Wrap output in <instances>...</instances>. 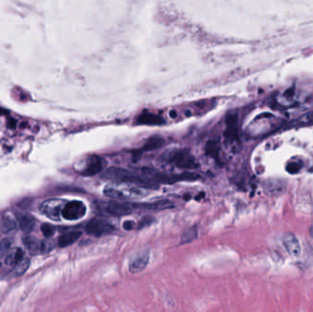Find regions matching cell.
Segmentation results:
<instances>
[{
  "label": "cell",
  "instance_id": "cell-3",
  "mask_svg": "<svg viewBox=\"0 0 313 312\" xmlns=\"http://www.w3.org/2000/svg\"><path fill=\"white\" fill-rule=\"evenodd\" d=\"M104 194L116 202H124L129 199L136 198L142 195V192L138 188H120L115 186H107L104 189Z\"/></svg>",
  "mask_w": 313,
  "mask_h": 312
},
{
  "label": "cell",
  "instance_id": "cell-14",
  "mask_svg": "<svg viewBox=\"0 0 313 312\" xmlns=\"http://www.w3.org/2000/svg\"><path fill=\"white\" fill-rule=\"evenodd\" d=\"M83 235L82 232L80 231H71V232H68V233H65L64 235L59 238V241H58V245L60 247H67L69 246L71 244H74L76 241H78L81 236Z\"/></svg>",
  "mask_w": 313,
  "mask_h": 312
},
{
  "label": "cell",
  "instance_id": "cell-8",
  "mask_svg": "<svg viewBox=\"0 0 313 312\" xmlns=\"http://www.w3.org/2000/svg\"><path fill=\"white\" fill-rule=\"evenodd\" d=\"M150 258V253L148 251H142L135 256L130 260L129 264V270L131 274H138L145 270L147 267Z\"/></svg>",
  "mask_w": 313,
  "mask_h": 312
},
{
  "label": "cell",
  "instance_id": "cell-21",
  "mask_svg": "<svg viewBox=\"0 0 313 312\" xmlns=\"http://www.w3.org/2000/svg\"><path fill=\"white\" fill-rule=\"evenodd\" d=\"M197 237V228L196 227H191L188 229L184 232V235L182 236L181 240V244H189L192 242L194 239Z\"/></svg>",
  "mask_w": 313,
  "mask_h": 312
},
{
  "label": "cell",
  "instance_id": "cell-11",
  "mask_svg": "<svg viewBox=\"0 0 313 312\" xmlns=\"http://www.w3.org/2000/svg\"><path fill=\"white\" fill-rule=\"evenodd\" d=\"M17 221L24 233H31V231H33L36 224L35 219L31 215L27 213H18Z\"/></svg>",
  "mask_w": 313,
  "mask_h": 312
},
{
  "label": "cell",
  "instance_id": "cell-4",
  "mask_svg": "<svg viewBox=\"0 0 313 312\" xmlns=\"http://www.w3.org/2000/svg\"><path fill=\"white\" fill-rule=\"evenodd\" d=\"M102 209L105 213L115 217L129 215L136 210L135 203H129L126 202H116V201L102 203Z\"/></svg>",
  "mask_w": 313,
  "mask_h": 312
},
{
  "label": "cell",
  "instance_id": "cell-7",
  "mask_svg": "<svg viewBox=\"0 0 313 312\" xmlns=\"http://www.w3.org/2000/svg\"><path fill=\"white\" fill-rule=\"evenodd\" d=\"M66 203L62 200L52 199L45 201L40 205V212L53 221H60L62 209Z\"/></svg>",
  "mask_w": 313,
  "mask_h": 312
},
{
  "label": "cell",
  "instance_id": "cell-19",
  "mask_svg": "<svg viewBox=\"0 0 313 312\" xmlns=\"http://www.w3.org/2000/svg\"><path fill=\"white\" fill-rule=\"evenodd\" d=\"M18 227V221H16L15 218L7 213L2 218V230L4 233H9L11 231H14Z\"/></svg>",
  "mask_w": 313,
  "mask_h": 312
},
{
  "label": "cell",
  "instance_id": "cell-5",
  "mask_svg": "<svg viewBox=\"0 0 313 312\" xmlns=\"http://www.w3.org/2000/svg\"><path fill=\"white\" fill-rule=\"evenodd\" d=\"M86 206L81 201H72L67 202L61 212V216L68 221H76L84 217L86 213Z\"/></svg>",
  "mask_w": 313,
  "mask_h": 312
},
{
  "label": "cell",
  "instance_id": "cell-9",
  "mask_svg": "<svg viewBox=\"0 0 313 312\" xmlns=\"http://www.w3.org/2000/svg\"><path fill=\"white\" fill-rule=\"evenodd\" d=\"M281 241L290 255L293 257H298L300 255V244L295 235L291 233H285L281 237Z\"/></svg>",
  "mask_w": 313,
  "mask_h": 312
},
{
  "label": "cell",
  "instance_id": "cell-1",
  "mask_svg": "<svg viewBox=\"0 0 313 312\" xmlns=\"http://www.w3.org/2000/svg\"><path fill=\"white\" fill-rule=\"evenodd\" d=\"M104 177L108 180H112L118 183H127L130 185H134L136 187L156 189L150 183H147L142 176L122 167H109L104 173Z\"/></svg>",
  "mask_w": 313,
  "mask_h": 312
},
{
  "label": "cell",
  "instance_id": "cell-17",
  "mask_svg": "<svg viewBox=\"0 0 313 312\" xmlns=\"http://www.w3.org/2000/svg\"><path fill=\"white\" fill-rule=\"evenodd\" d=\"M164 138L161 136H154L147 140L144 146L141 148V151H152L157 148H160L164 144Z\"/></svg>",
  "mask_w": 313,
  "mask_h": 312
},
{
  "label": "cell",
  "instance_id": "cell-15",
  "mask_svg": "<svg viewBox=\"0 0 313 312\" xmlns=\"http://www.w3.org/2000/svg\"><path fill=\"white\" fill-rule=\"evenodd\" d=\"M266 190L272 195H279L286 190V184L280 180H271L266 184Z\"/></svg>",
  "mask_w": 313,
  "mask_h": 312
},
{
  "label": "cell",
  "instance_id": "cell-24",
  "mask_svg": "<svg viewBox=\"0 0 313 312\" xmlns=\"http://www.w3.org/2000/svg\"><path fill=\"white\" fill-rule=\"evenodd\" d=\"M178 176H179V182H194L201 178V176L199 175L198 173L191 172V171H187Z\"/></svg>",
  "mask_w": 313,
  "mask_h": 312
},
{
  "label": "cell",
  "instance_id": "cell-10",
  "mask_svg": "<svg viewBox=\"0 0 313 312\" xmlns=\"http://www.w3.org/2000/svg\"><path fill=\"white\" fill-rule=\"evenodd\" d=\"M136 210H147V211H163L173 207V203L168 200H161L150 203H135Z\"/></svg>",
  "mask_w": 313,
  "mask_h": 312
},
{
  "label": "cell",
  "instance_id": "cell-16",
  "mask_svg": "<svg viewBox=\"0 0 313 312\" xmlns=\"http://www.w3.org/2000/svg\"><path fill=\"white\" fill-rule=\"evenodd\" d=\"M23 244L32 255H36L41 252V243L34 236H25L23 238Z\"/></svg>",
  "mask_w": 313,
  "mask_h": 312
},
{
  "label": "cell",
  "instance_id": "cell-13",
  "mask_svg": "<svg viewBox=\"0 0 313 312\" xmlns=\"http://www.w3.org/2000/svg\"><path fill=\"white\" fill-rule=\"evenodd\" d=\"M138 123L140 125H147V126H161L165 123V120L158 114H152V113H143L138 115Z\"/></svg>",
  "mask_w": 313,
  "mask_h": 312
},
{
  "label": "cell",
  "instance_id": "cell-23",
  "mask_svg": "<svg viewBox=\"0 0 313 312\" xmlns=\"http://www.w3.org/2000/svg\"><path fill=\"white\" fill-rule=\"evenodd\" d=\"M30 267V260L28 258H23L17 266L15 268L16 275H22L27 271Z\"/></svg>",
  "mask_w": 313,
  "mask_h": 312
},
{
  "label": "cell",
  "instance_id": "cell-34",
  "mask_svg": "<svg viewBox=\"0 0 313 312\" xmlns=\"http://www.w3.org/2000/svg\"><path fill=\"white\" fill-rule=\"evenodd\" d=\"M6 113H8V111H5L4 109L0 108V114H6Z\"/></svg>",
  "mask_w": 313,
  "mask_h": 312
},
{
  "label": "cell",
  "instance_id": "cell-18",
  "mask_svg": "<svg viewBox=\"0 0 313 312\" xmlns=\"http://www.w3.org/2000/svg\"><path fill=\"white\" fill-rule=\"evenodd\" d=\"M24 258L23 251L20 248H15L8 253L5 259V264L8 266H17Z\"/></svg>",
  "mask_w": 313,
  "mask_h": 312
},
{
  "label": "cell",
  "instance_id": "cell-30",
  "mask_svg": "<svg viewBox=\"0 0 313 312\" xmlns=\"http://www.w3.org/2000/svg\"><path fill=\"white\" fill-rule=\"evenodd\" d=\"M299 123H301V124L313 123V112H311L309 114H304L303 116H301L299 119Z\"/></svg>",
  "mask_w": 313,
  "mask_h": 312
},
{
  "label": "cell",
  "instance_id": "cell-6",
  "mask_svg": "<svg viewBox=\"0 0 313 312\" xmlns=\"http://www.w3.org/2000/svg\"><path fill=\"white\" fill-rule=\"evenodd\" d=\"M115 226L102 219H92L85 225V232L92 236H107L115 232Z\"/></svg>",
  "mask_w": 313,
  "mask_h": 312
},
{
  "label": "cell",
  "instance_id": "cell-25",
  "mask_svg": "<svg viewBox=\"0 0 313 312\" xmlns=\"http://www.w3.org/2000/svg\"><path fill=\"white\" fill-rule=\"evenodd\" d=\"M12 245V240L10 238H4L0 243V256L7 254Z\"/></svg>",
  "mask_w": 313,
  "mask_h": 312
},
{
  "label": "cell",
  "instance_id": "cell-31",
  "mask_svg": "<svg viewBox=\"0 0 313 312\" xmlns=\"http://www.w3.org/2000/svg\"><path fill=\"white\" fill-rule=\"evenodd\" d=\"M136 222L134 221H124L123 223V228L125 229L126 231H130V230H134L136 227Z\"/></svg>",
  "mask_w": 313,
  "mask_h": 312
},
{
  "label": "cell",
  "instance_id": "cell-2",
  "mask_svg": "<svg viewBox=\"0 0 313 312\" xmlns=\"http://www.w3.org/2000/svg\"><path fill=\"white\" fill-rule=\"evenodd\" d=\"M168 161L180 168L195 169L199 167L195 157L186 149H179L170 153Z\"/></svg>",
  "mask_w": 313,
  "mask_h": 312
},
{
  "label": "cell",
  "instance_id": "cell-12",
  "mask_svg": "<svg viewBox=\"0 0 313 312\" xmlns=\"http://www.w3.org/2000/svg\"><path fill=\"white\" fill-rule=\"evenodd\" d=\"M102 168H103L102 160L100 159L98 156L93 155L88 161L87 167L83 172V175L88 176V177L95 175V174L99 173L100 171L102 170Z\"/></svg>",
  "mask_w": 313,
  "mask_h": 312
},
{
  "label": "cell",
  "instance_id": "cell-33",
  "mask_svg": "<svg viewBox=\"0 0 313 312\" xmlns=\"http://www.w3.org/2000/svg\"><path fill=\"white\" fill-rule=\"evenodd\" d=\"M169 114H170V116L173 117V118H175L176 116H177V113H176L175 111H171Z\"/></svg>",
  "mask_w": 313,
  "mask_h": 312
},
{
  "label": "cell",
  "instance_id": "cell-29",
  "mask_svg": "<svg viewBox=\"0 0 313 312\" xmlns=\"http://www.w3.org/2000/svg\"><path fill=\"white\" fill-rule=\"evenodd\" d=\"M153 220H154V219L150 218V217H145V218H143L141 221L138 222L137 229L144 228L146 226H148L149 224H151Z\"/></svg>",
  "mask_w": 313,
  "mask_h": 312
},
{
  "label": "cell",
  "instance_id": "cell-27",
  "mask_svg": "<svg viewBox=\"0 0 313 312\" xmlns=\"http://www.w3.org/2000/svg\"><path fill=\"white\" fill-rule=\"evenodd\" d=\"M55 246V243L54 240L47 238L43 242H41V252L42 253H47V252L52 251Z\"/></svg>",
  "mask_w": 313,
  "mask_h": 312
},
{
  "label": "cell",
  "instance_id": "cell-28",
  "mask_svg": "<svg viewBox=\"0 0 313 312\" xmlns=\"http://www.w3.org/2000/svg\"><path fill=\"white\" fill-rule=\"evenodd\" d=\"M41 232H42L43 236H45L46 238H51L55 233V228L53 225H51L49 223H44V224L41 225Z\"/></svg>",
  "mask_w": 313,
  "mask_h": 312
},
{
  "label": "cell",
  "instance_id": "cell-32",
  "mask_svg": "<svg viewBox=\"0 0 313 312\" xmlns=\"http://www.w3.org/2000/svg\"><path fill=\"white\" fill-rule=\"evenodd\" d=\"M15 120H10V121H9V123H8V127H9L10 128H15Z\"/></svg>",
  "mask_w": 313,
  "mask_h": 312
},
{
  "label": "cell",
  "instance_id": "cell-26",
  "mask_svg": "<svg viewBox=\"0 0 313 312\" xmlns=\"http://www.w3.org/2000/svg\"><path fill=\"white\" fill-rule=\"evenodd\" d=\"M301 167H302V166H301V163L297 162V161H291V162H290V163L287 165L286 169H287V171H288L289 173H290V174H296V173H298V171L300 170Z\"/></svg>",
  "mask_w": 313,
  "mask_h": 312
},
{
  "label": "cell",
  "instance_id": "cell-20",
  "mask_svg": "<svg viewBox=\"0 0 313 312\" xmlns=\"http://www.w3.org/2000/svg\"><path fill=\"white\" fill-rule=\"evenodd\" d=\"M205 153L207 156L213 158V159H218L219 157V146L218 143L214 140L209 141L205 147Z\"/></svg>",
  "mask_w": 313,
  "mask_h": 312
},
{
  "label": "cell",
  "instance_id": "cell-22",
  "mask_svg": "<svg viewBox=\"0 0 313 312\" xmlns=\"http://www.w3.org/2000/svg\"><path fill=\"white\" fill-rule=\"evenodd\" d=\"M224 136L229 140H237L238 139V129L237 125H227V128L224 132Z\"/></svg>",
  "mask_w": 313,
  "mask_h": 312
}]
</instances>
